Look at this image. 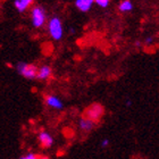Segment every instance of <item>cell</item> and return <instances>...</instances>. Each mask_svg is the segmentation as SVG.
I'll list each match as a JSON object with an SVG mask.
<instances>
[{
	"mask_svg": "<svg viewBox=\"0 0 159 159\" xmlns=\"http://www.w3.org/2000/svg\"><path fill=\"white\" fill-rule=\"evenodd\" d=\"M48 30H49V33L52 39L60 40L63 37V25H61V22L58 17H52L49 20Z\"/></svg>",
	"mask_w": 159,
	"mask_h": 159,
	"instance_id": "1",
	"label": "cell"
},
{
	"mask_svg": "<svg viewBox=\"0 0 159 159\" xmlns=\"http://www.w3.org/2000/svg\"><path fill=\"white\" fill-rule=\"evenodd\" d=\"M103 111H105V110H103L101 105L94 103V105H91L89 108H86L85 111H84V117L91 119V120H93V122L96 123L102 117Z\"/></svg>",
	"mask_w": 159,
	"mask_h": 159,
	"instance_id": "2",
	"label": "cell"
},
{
	"mask_svg": "<svg viewBox=\"0 0 159 159\" xmlns=\"http://www.w3.org/2000/svg\"><path fill=\"white\" fill-rule=\"evenodd\" d=\"M16 68H17V72L20 74H22L26 79H35V77H38L39 70L34 65H29V64H25V63H18Z\"/></svg>",
	"mask_w": 159,
	"mask_h": 159,
	"instance_id": "3",
	"label": "cell"
},
{
	"mask_svg": "<svg viewBox=\"0 0 159 159\" xmlns=\"http://www.w3.org/2000/svg\"><path fill=\"white\" fill-rule=\"evenodd\" d=\"M31 15H32V24L34 27L43 26V24L46 22V14L42 8H40V7L33 8L31 11Z\"/></svg>",
	"mask_w": 159,
	"mask_h": 159,
	"instance_id": "4",
	"label": "cell"
},
{
	"mask_svg": "<svg viewBox=\"0 0 159 159\" xmlns=\"http://www.w3.org/2000/svg\"><path fill=\"white\" fill-rule=\"evenodd\" d=\"M38 139H39V142L41 143V146L43 148H50V147H52L53 138L48 132H44V131L40 132L39 135H38Z\"/></svg>",
	"mask_w": 159,
	"mask_h": 159,
	"instance_id": "5",
	"label": "cell"
},
{
	"mask_svg": "<svg viewBox=\"0 0 159 159\" xmlns=\"http://www.w3.org/2000/svg\"><path fill=\"white\" fill-rule=\"evenodd\" d=\"M46 103L49 107L53 108V109H61L63 108V102L58 97L55 96H48L46 98Z\"/></svg>",
	"mask_w": 159,
	"mask_h": 159,
	"instance_id": "6",
	"label": "cell"
},
{
	"mask_svg": "<svg viewBox=\"0 0 159 159\" xmlns=\"http://www.w3.org/2000/svg\"><path fill=\"white\" fill-rule=\"evenodd\" d=\"M79 127L82 129L83 132H90V131L94 127V122L89 118L82 117V118L79 120Z\"/></svg>",
	"mask_w": 159,
	"mask_h": 159,
	"instance_id": "7",
	"label": "cell"
},
{
	"mask_svg": "<svg viewBox=\"0 0 159 159\" xmlns=\"http://www.w3.org/2000/svg\"><path fill=\"white\" fill-rule=\"evenodd\" d=\"M94 1H96V0H76V1H75V6H76L81 11H88V10H90V8L92 7Z\"/></svg>",
	"mask_w": 159,
	"mask_h": 159,
	"instance_id": "8",
	"label": "cell"
},
{
	"mask_svg": "<svg viewBox=\"0 0 159 159\" xmlns=\"http://www.w3.org/2000/svg\"><path fill=\"white\" fill-rule=\"evenodd\" d=\"M32 1H33V0H15L14 5H15V7H16V9L22 13V11L26 10L27 8L31 6Z\"/></svg>",
	"mask_w": 159,
	"mask_h": 159,
	"instance_id": "9",
	"label": "cell"
},
{
	"mask_svg": "<svg viewBox=\"0 0 159 159\" xmlns=\"http://www.w3.org/2000/svg\"><path fill=\"white\" fill-rule=\"evenodd\" d=\"M50 75H51V68L49 66H42L39 68V72H38V79L40 80H47L49 79Z\"/></svg>",
	"mask_w": 159,
	"mask_h": 159,
	"instance_id": "10",
	"label": "cell"
},
{
	"mask_svg": "<svg viewBox=\"0 0 159 159\" xmlns=\"http://www.w3.org/2000/svg\"><path fill=\"white\" fill-rule=\"evenodd\" d=\"M132 8H133V5L129 0H124V1L120 2V5H119V9H120V11H124V13H126V11H131Z\"/></svg>",
	"mask_w": 159,
	"mask_h": 159,
	"instance_id": "11",
	"label": "cell"
},
{
	"mask_svg": "<svg viewBox=\"0 0 159 159\" xmlns=\"http://www.w3.org/2000/svg\"><path fill=\"white\" fill-rule=\"evenodd\" d=\"M40 156H38V155H35V153L33 152H29L26 153V155H24V156H22L20 159H39Z\"/></svg>",
	"mask_w": 159,
	"mask_h": 159,
	"instance_id": "12",
	"label": "cell"
},
{
	"mask_svg": "<svg viewBox=\"0 0 159 159\" xmlns=\"http://www.w3.org/2000/svg\"><path fill=\"white\" fill-rule=\"evenodd\" d=\"M96 3L98 6L102 7V8H106L109 5V0H96Z\"/></svg>",
	"mask_w": 159,
	"mask_h": 159,
	"instance_id": "13",
	"label": "cell"
},
{
	"mask_svg": "<svg viewBox=\"0 0 159 159\" xmlns=\"http://www.w3.org/2000/svg\"><path fill=\"white\" fill-rule=\"evenodd\" d=\"M108 146H109V140L108 139H105L101 141V147H102V148H106V147H108Z\"/></svg>",
	"mask_w": 159,
	"mask_h": 159,
	"instance_id": "14",
	"label": "cell"
},
{
	"mask_svg": "<svg viewBox=\"0 0 159 159\" xmlns=\"http://www.w3.org/2000/svg\"><path fill=\"white\" fill-rule=\"evenodd\" d=\"M151 41H152V39H151V38H148V39L146 40V43H151Z\"/></svg>",
	"mask_w": 159,
	"mask_h": 159,
	"instance_id": "15",
	"label": "cell"
},
{
	"mask_svg": "<svg viewBox=\"0 0 159 159\" xmlns=\"http://www.w3.org/2000/svg\"><path fill=\"white\" fill-rule=\"evenodd\" d=\"M39 159H49V158H48L47 156H40Z\"/></svg>",
	"mask_w": 159,
	"mask_h": 159,
	"instance_id": "16",
	"label": "cell"
}]
</instances>
